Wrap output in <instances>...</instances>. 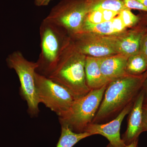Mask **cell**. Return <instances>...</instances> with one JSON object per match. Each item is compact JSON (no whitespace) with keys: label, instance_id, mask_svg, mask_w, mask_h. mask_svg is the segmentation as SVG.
Masks as SVG:
<instances>
[{"label":"cell","instance_id":"1","mask_svg":"<svg viewBox=\"0 0 147 147\" xmlns=\"http://www.w3.org/2000/svg\"><path fill=\"white\" fill-rule=\"evenodd\" d=\"M147 78V72L144 76L127 75L110 82L92 123H98L118 115L134 102Z\"/></svg>","mask_w":147,"mask_h":147},{"label":"cell","instance_id":"2","mask_svg":"<svg viewBox=\"0 0 147 147\" xmlns=\"http://www.w3.org/2000/svg\"><path fill=\"white\" fill-rule=\"evenodd\" d=\"M39 32L40 53L36 72L48 77L71 44V37L65 29L45 18L40 24Z\"/></svg>","mask_w":147,"mask_h":147},{"label":"cell","instance_id":"3","mask_svg":"<svg viewBox=\"0 0 147 147\" xmlns=\"http://www.w3.org/2000/svg\"><path fill=\"white\" fill-rule=\"evenodd\" d=\"M86 57L76 50L71 40L55 69L47 77L65 88L76 99L85 96L91 90L86 80Z\"/></svg>","mask_w":147,"mask_h":147},{"label":"cell","instance_id":"4","mask_svg":"<svg viewBox=\"0 0 147 147\" xmlns=\"http://www.w3.org/2000/svg\"><path fill=\"white\" fill-rule=\"evenodd\" d=\"M107 86L91 90L87 94L76 98L68 111L59 117L61 125H66L76 133L85 132L95 117Z\"/></svg>","mask_w":147,"mask_h":147},{"label":"cell","instance_id":"5","mask_svg":"<svg viewBox=\"0 0 147 147\" xmlns=\"http://www.w3.org/2000/svg\"><path fill=\"white\" fill-rule=\"evenodd\" d=\"M6 62L8 67L14 69L18 75L20 83V94L27 102L29 114L32 116L37 115L39 112V102L34 80L37 63L28 60L19 51L9 55Z\"/></svg>","mask_w":147,"mask_h":147},{"label":"cell","instance_id":"6","mask_svg":"<svg viewBox=\"0 0 147 147\" xmlns=\"http://www.w3.org/2000/svg\"><path fill=\"white\" fill-rule=\"evenodd\" d=\"M90 7V0H62L45 18L65 29L72 37L81 32Z\"/></svg>","mask_w":147,"mask_h":147},{"label":"cell","instance_id":"7","mask_svg":"<svg viewBox=\"0 0 147 147\" xmlns=\"http://www.w3.org/2000/svg\"><path fill=\"white\" fill-rule=\"evenodd\" d=\"M34 80L39 103H43L59 117L65 114L76 99L71 92L61 84L36 71Z\"/></svg>","mask_w":147,"mask_h":147},{"label":"cell","instance_id":"8","mask_svg":"<svg viewBox=\"0 0 147 147\" xmlns=\"http://www.w3.org/2000/svg\"><path fill=\"white\" fill-rule=\"evenodd\" d=\"M77 51L86 56L102 58L118 54L114 36H101L81 33L71 37Z\"/></svg>","mask_w":147,"mask_h":147},{"label":"cell","instance_id":"9","mask_svg":"<svg viewBox=\"0 0 147 147\" xmlns=\"http://www.w3.org/2000/svg\"><path fill=\"white\" fill-rule=\"evenodd\" d=\"M133 103L125 107L119 113L115 118L109 122L104 124L91 123L86 128L85 132L91 135L99 134L107 138L113 147H125V144L120 136L122 122L125 116L129 114Z\"/></svg>","mask_w":147,"mask_h":147},{"label":"cell","instance_id":"10","mask_svg":"<svg viewBox=\"0 0 147 147\" xmlns=\"http://www.w3.org/2000/svg\"><path fill=\"white\" fill-rule=\"evenodd\" d=\"M145 90H141L135 98L131 111L129 112L127 128L124 134L123 140L125 145H128L144 131L142 121V109L144 103Z\"/></svg>","mask_w":147,"mask_h":147},{"label":"cell","instance_id":"11","mask_svg":"<svg viewBox=\"0 0 147 147\" xmlns=\"http://www.w3.org/2000/svg\"><path fill=\"white\" fill-rule=\"evenodd\" d=\"M129 57L118 54L100 58V67L103 76L109 82L128 75L126 72Z\"/></svg>","mask_w":147,"mask_h":147},{"label":"cell","instance_id":"12","mask_svg":"<svg viewBox=\"0 0 147 147\" xmlns=\"http://www.w3.org/2000/svg\"><path fill=\"white\" fill-rule=\"evenodd\" d=\"M144 34L142 32L132 31L120 35H115L114 41L118 54L129 57L139 53L141 40Z\"/></svg>","mask_w":147,"mask_h":147},{"label":"cell","instance_id":"13","mask_svg":"<svg viewBox=\"0 0 147 147\" xmlns=\"http://www.w3.org/2000/svg\"><path fill=\"white\" fill-rule=\"evenodd\" d=\"M100 58L86 56L85 73L88 87L90 90L100 89L109 82L102 75L100 67Z\"/></svg>","mask_w":147,"mask_h":147},{"label":"cell","instance_id":"14","mask_svg":"<svg viewBox=\"0 0 147 147\" xmlns=\"http://www.w3.org/2000/svg\"><path fill=\"white\" fill-rule=\"evenodd\" d=\"M92 136L87 132L76 133L66 125L61 126V137L57 147H73L82 139Z\"/></svg>","mask_w":147,"mask_h":147},{"label":"cell","instance_id":"15","mask_svg":"<svg viewBox=\"0 0 147 147\" xmlns=\"http://www.w3.org/2000/svg\"><path fill=\"white\" fill-rule=\"evenodd\" d=\"M81 33L101 36H111L117 34L113 28L112 21H104L97 24H92L84 21Z\"/></svg>","mask_w":147,"mask_h":147},{"label":"cell","instance_id":"16","mask_svg":"<svg viewBox=\"0 0 147 147\" xmlns=\"http://www.w3.org/2000/svg\"><path fill=\"white\" fill-rule=\"evenodd\" d=\"M147 69V61L140 53L129 56L127 62L126 70L128 75H139Z\"/></svg>","mask_w":147,"mask_h":147},{"label":"cell","instance_id":"17","mask_svg":"<svg viewBox=\"0 0 147 147\" xmlns=\"http://www.w3.org/2000/svg\"><path fill=\"white\" fill-rule=\"evenodd\" d=\"M127 9L123 0H90V11L109 10L120 12Z\"/></svg>","mask_w":147,"mask_h":147},{"label":"cell","instance_id":"18","mask_svg":"<svg viewBox=\"0 0 147 147\" xmlns=\"http://www.w3.org/2000/svg\"><path fill=\"white\" fill-rule=\"evenodd\" d=\"M124 24L126 27H131L134 26L139 20V17L132 13L129 9H123L119 14Z\"/></svg>","mask_w":147,"mask_h":147},{"label":"cell","instance_id":"19","mask_svg":"<svg viewBox=\"0 0 147 147\" xmlns=\"http://www.w3.org/2000/svg\"><path fill=\"white\" fill-rule=\"evenodd\" d=\"M84 21H88L92 24H97L104 22L102 11L94 10L90 11L87 14Z\"/></svg>","mask_w":147,"mask_h":147},{"label":"cell","instance_id":"20","mask_svg":"<svg viewBox=\"0 0 147 147\" xmlns=\"http://www.w3.org/2000/svg\"><path fill=\"white\" fill-rule=\"evenodd\" d=\"M123 1L125 7L129 9H137L147 12V7L137 0H123Z\"/></svg>","mask_w":147,"mask_h":147},{"label":"cell","instance_id":"21","mask_svg":"<svg viewBox=\"0 0 147 147\" xmlns=\"http://www.w3.org/2000/svg\"><path fill=\"white\" fill-rule=\"evenodd\" d=\"M112 22L113 28L117 34L120 33L125 28L123 21L119 14L118 16L113 18L112 20Z\"/></svg>","mask_w":147,"mask_h":147},{"label":"cell","instance_id":"22","mask_svg":"<svg viewBox=\"0 0 147 147\" xmlns=\"http://www.w3.org/2000/svg\"><path fill=\"white\" fill-rule=\"evenodd\" d=\"M139 53L144 56L147 61V32L142 37Z\"/></svg>","mask_w":147,"mask_h":147},{"label":"cell","instance_id":"23","mask_svg":"<svg viewBox=\"0 0 147 147\" xmlns=\"http://www.w3.org/2000/svg\"><path fill=\"white\" fill-rule=\"evenodd\" d=\"M102 13L104 21H112L113 18H115L116 16L119 15L120 13L109 10H101Z\"/></svg>","mask_w":147,"mask_h":147},{"label":"cell","instance_id":"24","mask_svg":"<svg viewBox=\"0 0 147 147\" xmlns=\"http://www.w3.org/2000/svg\"><path fill=\"white\" fill-rule=\"evenodd\" d=\"M142 121L144 131H147V103H144L142 109Z\"/></svg>","mask_w":147,"mask_h":147},{"label":"cell","instance_id":"25","mask_svg":"<svg viewBox=\"0 0 147 147\" xmlns=\"http://www.w3.org/2000/svg\"><path fill=\"white\" fill-rule=\"evenodd\" d=\"M52 0H34L35 5L37 6H45L50 3Z\"/></svg>","mask_w":147,"mask_h":147},{"label":"cell","instance_id":"26","mask_svg":"<svg viewBox=\"0 0 147 147\" xmlns=\"http://www.w3.org/2000/svg\"><path fill=\"white\" fill-rule=\"evenodd\" d=\"M138 139H136L129 144L126 145L125 147H137L138 145Z\"/></svg>","mask_w":147,"mask_h":147},{"label":"cell","instance_id":"27","mask_svg":"<svg viewBox=\"0 0 147 147\" xmlns=\"http://www.w3.org/2000/svg\"><path fill=\"white\" fill-rule=\"evenodd\" d=\"M137 1L147 7V0H137Z\"/></svg>","mask_w":147,"mask_h":147},{"label":"cell","instance_id":"28","mask_svg":"<svg viewBox=\"0 0 147 147\" xmlns=\"http://www.w3.org/2000/svg\"><path fill=\"white\" fill-rule=\"evenodd\" d=\"M145 90V95H146V103H147V86L146 89Z\"/></svg>","mask_w":147,"mask_h":147},{"label":"cell","instance_id":"29","mask_svg":"<svg viewBox=\"0 0 147 147\" xmlns=\"http://www.w3.org/2000/svg\"><path fill=\"white\" fill-rule=\"evenodd\" d=\"M107 147H113V146H112L110 144H109L108 145V146H107Z\"/></svg>","mask_w":147,"mask_h":147},{"label":"cell","instance_id":"30","mask_svg":"<svg viewBox=\"0 0 147 147\" xmlns=\"http://www.w3.org/2000/svg\"><path fill=\"white\" fill-rule=\"evenodd\" d=\"M137 147H138V146H137Z\"/></svg>","mask_w":147,"mask_h":147}]
</instances>
